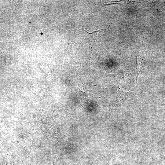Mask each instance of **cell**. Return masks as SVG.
I'll return each instance as SVG.
<instances>
[{
  "mask_svg": "<svg viewBox=\"0 0 165 165\" xmlns=\"http://www.w3.org/2000/svg\"><path fill=\"white\" fill-rule=\"evenodd\" d=\"M118 86L116 104L119 105L121 104L127 97L129 93L123 91Z\"/></svg>",
  "mask_w": 165,
  "mask_h": 165,
  "instance_id": "obj_1",
  "label": "cell"
},
{
  "mask_svg": "<svg viewBox=\"0 0 165 165\" xmlns=\"http://www.w3.org/2000/svg\"><path fill=\"white\" fill-rule=\"evenodd\" d=\"M137 68L138 71V72L137 74V79L138 76V74L140 71L144 67L145 64L143 59L140 56H138L137 57Z\"/></svg>",
  "mask_w": 165,
  "mask_h": 165,
  "instance_id": "obj_2",
  "label": "cell"
},
{
  "mask_svg": "<svg viewBox=\"0 0 165 165\" xmlns=\"http://www.w3.org/2000/svg\"><path fill=\"white\" fill-rule=\"evenodd\" d=\"M2 165H14L13 162L8 156L4 155L2 160Z\"/></svg>",
  "mask_w": 165,
  "mask_h": 165,
  "instance_id": "obj_3",
  "label": "cell"
},
{
  "mask_svg": "<svg viewBox=\"0 0 165 165\" xmlns=\"http://www.w3.org/2000/svg\"><path fill=\"white\" fill-rule=\"evenodd\" d=\"M82 29L83 31H85V32H86V33H87L88 34H99L100 33H101L103 32L106 29V28L99 30L96 31H94L93 32H91V33L88 32L86 31L85 30L83 29L82 28Z\"/></svg>",
  "mask_w": 165,
  "mask_h": 165,
  "instance_id": "obj_4",
  "label": "cell"
},
{
  "mask_svg": "<svg viewBox=\"0 0 165 165\" xmlns=\"http://www.w3.org/2000/svg\"><path fill=\"white\" fill-rule=\"evenodd\" d=\"M163 10H165V7L163 8Z\"/></svg>",
  "mask_w": 165,
  "mask_h": 165,
  "instance_id": "obj_5",
  "label": "cell"
}]
</instances>
